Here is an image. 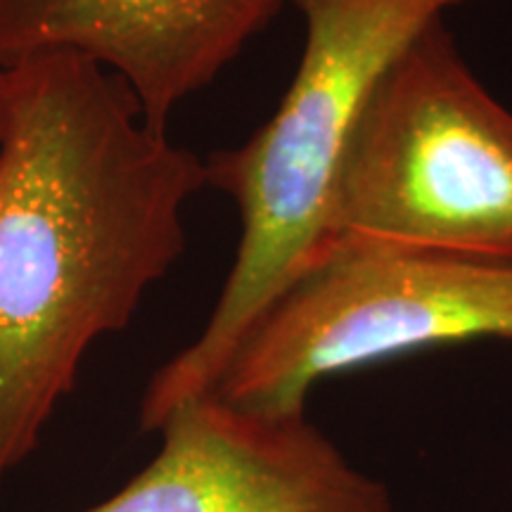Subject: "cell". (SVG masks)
<instances>
[{
    "instance_id": "3957f363",
    "label": "cell",
    "mask_w": 512,
    "mask_h": 512,
    "mask_svg": "<svg viewBox=\"0 0 512 512\" xmlns=\"http://www.w3.org/2000/svg\"><path fill=\"white\" fill-rule=\"evenodd\" d=\"M337 245L512 266V112L446 19L403 48L363 107L320 254Z\"/></svg>"
},
{
    "instance_id": "8992f818",
    "label": "cell",
    "mask_w": 512,
    "mask_h": 512,
    "mask_svg": "<svg viewBox=\"0 0 512 512\" xmlns=\"http://www.w3.org/2000/svg\"><path fill=\"white\" fill-rule=\"evenodd\" d=\"M285 0H0V60L74 53L112 72L147 124L169 131Z\"/></svg>"
},
{
    "instance_id": "6da1fadb",
    "label": "cell",
    "mask_w": 512,
    "mask_h": 512,
    "mask_svg": "<svg viewBox=\"0 0 512 512\" xmlns=\"http://www.w3.org/2000/svg\"><path fill=\"white\" fill-rule=\"evenodd\" d=\"M207 159L74 53L8 64L0 143V482L31 456L88 349L185 249Z\"/></svg>"
},
{
    "instance_id": "52a82bcc",
    "label": "cell",
    "mask_w": 512,
    "mask_h": 512,
    "mask_svg": "<svg viewBox=\"0 0 512 512\" xmlns=\"http://www.w3.org/2000/svg\"><path fill=\"white\" fill-rule=\"evenodd\" d=\"M5 114H8V64L0 60V143L5 133Z\"/></svg>"
},
{
    "instance_id": "5b68a950",
    "label": "cell",
    "mask_w": 512,
    "mask_h": 512,
    "mask_svg": "<svg viewBox=\"0 0 512 512\" xmlns=\"http://www.w3.org/2000/svg\"><path fill=\"white\" fill-rule=\"evenodd\" d=\"M157 434V456L83 512H396L306 413H254L207 392L171 408Z\"/></svg>"
},
{
    "instance_id": "277c9868",
    "label": "cell",
    "mask_w": 512,
    "mask_h": 512,
    "mask_svg": "<svg viewBox=\"0 0 512 512\" xmlns=\"http://www.w3.org/2000/svg\"><path fill=\"white\" fill-rule=\"evenodd\" d=\"M512 339V266L413 249H325L252 325L214 392L306 413L323 377L470 339Z\"/></svg>"
},
{
    "instance_id": "7a4b0ae2",
    "label": "cell",
    "mask_w": 512,
    "mask_h": 512,
    "mask_svg": "<svg viewBox=\"0 0 512 512\" xmlns=\"http://www.w3.org/2000/svg\"><path fill=\"white\" fill-rule=\"evenodd\" d=\"M304 48L278 110L245 145L207 159L209 188L233 197L240 242L214 311L147 382L140 427L214 392L235 349L309 268L328 233L332 197L363 107L384 69L448 10L470 0H285Z\"/></svg>"
}]
</instances>
